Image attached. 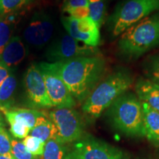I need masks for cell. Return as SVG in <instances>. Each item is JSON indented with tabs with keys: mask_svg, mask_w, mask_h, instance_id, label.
<instances>
[{
	"mask_svg": "<svg viewBox=\"0 0 159 159\" xmlns=\"http://www.w3.org/2000/svg\"><path fill=\"white\" fill-rule=\"evenodd\" d=\"M68 159H125L122 150L94 139H85L75 144Z\"/></svg>",
	"mask_w": 159,
	"mask_h": 159,
	"instance_id": "cell-9",
	"label": "cell"
},
{
	"mask_svg": "<svg viewBox=\"0 0 159 159\" xmlns=\"http://www.w3.org/2000/svg\"><path fill=\"white\" fill-rule=\"evenodd\" d=\"M0 159H15L14 158H11V157H7L5 156H2L0 155Z\"/></svg>",
	"mask_w": 159,
	"mask_h": 159,
	"instance_id": "cell-31",
	"label": "cell"
},
{
	"mask_svg": "<svg viewBox=\"0 0 159 159\" xmlns=\"http://www.w3.org/2000/svg\"><path fill=\"white\" fill-rule=\"evenodd\" d=\"M64 144L55 139L49 140L45 144L41 159H68L69 152Z\"/></svg>",
	"mask_w": 159,
	"mask_h": 159,
	"instance_id": "cell-19",
	"label": "cell"
},
{
	"mask_svg": "<svg viewBox=\"0 0 159 159\" xmlns=\"http://www.w3.org/2000/svg\"><path fill=\"white\" fill-rule=\"evenodd\" d=\"M142 107L145 136L150 142L159 144V113L145 102H142Z\"/></svg>",
	"mask_w": 159,
	"mask_h": 159,
	"instance_id": "cell-15",
	"label": "cell"
},
{
	"mask_svg": "<svg viewBox=\"0 0 159 159\" xmlns=\"http://www.w3.org/2000/svg\"><path fill=\"white\" fill-rule=\"evenodd\" d=\"M134 77L126 69H118L102 79L83 103V112L97 118L134 83Z\"/></svg>",
	"mask_w": 159,
	"mask_h": 159,
	"instance_id": "cell-3",
	"label": "cell"
},
{
	"mask_svg": "<svg viewBox=\"0 0 159 159\" xmlns=\"http://www.w3.org/2000/svg\"><path fill=\"white\" fill-rule=\"evenodd\" d=\"M27 50L19 36H13L0 51V65L11 69L25 60Z\"/></svg>",
	"mask_w": 159,
	"mask_h": 159,
	"instance_id": "cell-13",
	"label": "cell"
},
{
	"mask_svg": "<svg viewBox=\"0 0 159 159\" xmlns=\"http://www.w3.org/2000/svg\"><path fill=\"white\" fill-rule=\"evenodd\" d=\"M48 63L78 101L85 100L102 80L106 69V63L100 55Z\"/></svg>",
	"mask_w": 159,
	"mask_h": 159,
	"instance_id": "cell-1",
	"label": "cell"
},
{
	"mask_svg": "<svg viewBox=\"0 0 159 159\" xmlns=\"http://www.w3.org/2000/svg\"><path fill=\"white\" fill-rule=\"evenodd\" d=\"M123 58L136 60L159 46V12L149 16L127 29L118 41Z\"/></svg>",
	"mask_w": 159,
	"mask_h": 159,
	"instance_id": "cell-2",
	"label": "cell"
},
{
	"mask_svg": "<svg viewBox=\"0 0 159 159\" xmlns=\"http://www.w3.org/2000/svg\"><path fill=\"white\" fill-rule=\"evenodd\" d=\"M31 2V0H0V15L16 13Z\"/></svg>",
	"mask_w": 159,
	"mask_h": 159,
	"instance_id": "cell-22",
	"label": "cell"
},
{
	"mask_svg": "<svg viewBox=\"0 0 159 159\" xmlns=\"http://www.w3.org/2000/svg\"><path fill=\"white\" fill-rule=\"evenodd\" d=\"M61 22L67 33L79 42L92 47H97L100 43L99 27L90 17L76 19L63 16Z\"/></svg>",
	"mask_w": 159,
	"mask_h": 159,
	"instance_id": "cell-10",
	"label": "cell"
},
{
	"mask_svg": "<svg viewBox=\"0 0 159 159\" xmlns=\"http://www.w3.org/2000/svg\"><path fill=\"white\" fill-rule=\"evenodd\" d=\"M83 7H89L88 0H63L62 11L66 13L71 10Z\"/></svg>",
	"mask_w": 159,
	"mask_h": 159,
	"instance_id": "cell-28",
	"label": "cell"
},
{
	"mask_svg": "<svg viewBox=\"0 0 159 159\" xmlns=\"http://www.w3.org/2000/svg\"><path fill=\"white\" fill-rule=\"evenodd\" d=\"M109 116L115 128L125 134L145 136L142 102L138 97L126 93L109 107Z\"/></svg>",
	"mask_w": 159,
	"mask_h": 159,
	"instance_id": "cell-4",
	"label": "cell"
},
{
	"mask_svg": "<svg viewBox=\"0 0 159 159\" xmlns=\"http://www.w3.org/2000/svg\"><path fill=\"white\" fill-rule=\"evenodd\" d=\"M24 144L30 153L34 156H42L44 151L46 142L37 137L27 136L23 141Z\"/></svg>",
	"mask_w": 159,
	"mask_h": 159,
	"instance_id": "cell-23",
	"label": "cell"
},
{
	"mask_svg": "<svg viewBox=\"0 0 159 159\" xmlns=\"http://www.w3.org/2000/svg\"><path fill=\"white\" fill-rule=\"evenodd\" d=\"M108 0H88L89 16L100 28L105 22Z\"/></svg>",
	"mask_w": 159,
	"mask_h": 159,
	"instance_id": "cell-21",
	"label": "cell"
},
{
	"mask_svg": "<svg viewBox=\"0 0 159 159\" xmlns=\"http://www.w3.org/2000/svg\"><path fill=\"white\" fill-rule=\"evenodd\" d=\"M9 75H10L9 69L0 65V85H2V83H3V81L7 78Z\"/></svg>",
	"mask_w": 159,
	"mask_h": 159,
	"instance_id": "cell-29",
	"label": "cell"
},
{
	"mask_svg": "<svg viewBox=\"0 0 159 159\" xmlns=\"http://www.w3.org/2000/svg\"><path fill=\"white\" fill-rule=\"evenodd\" d=\"M30 136L47 142L50 139H56L57 129L50 119H47L45 116H40L35 127L30 131Z\"/></svg>",
	"mask_w": 159,
	"mask_h": 159,
	"instance_id": "cell-18",
	"label": "cell"
},
{
	"mask_svg": "<svg viewBox=\"0 0 159 159\" xmlns=\"http://www.w3.org/2000/svg\"><path fill=\"white\" fill-rule=\"evenodd\" d=\"M136 92L141 102L147 103L159 113V85L142 77L136 82Z\"/></svg>",
	"mask_w": 159,
	"mask_h": 159,
	"instance_id": "cell-14",
	"label": "cell"
},
{
	"mask_svg": "<svg viewBox=\"0 0 159 159\" xmlns=\"http://www.w3.org/2000/svg\"><path fill=\"white\" fill-rule=\"evenodd\" d=\"M5 125V119H4L3 116H2V114H0V128H4Z\"/></svg>",
	"mask_w": 159,
	"mask_h": 159,
	"instance_id": "cell-30",
	"label": "cell"
},
{
	"mask_svg": "<svg viewBox=\"0 0 159 159\" xmlns=\"http://www.w3.org/2000/svg\"><path fill=\"white\" fill-rule=\"evenodd\" d=\"M7 121L11 125L10 131L15 138L25 139L31 131L27 125L19 119H8Z\"/></svg>",
	"mask_w": 159,
	"mask_h": 159,
	"instance_id": "cell-25",
	"label": "cell"
},
{
	"mask_svg": "<svg viewBox=\"0 0 159 159\" xmlns=\"http://www.w3.org/2000/svg\"><path fill=\"white\" fill-rule=\"evenodd\" d=\"M6 119H19L23 122L32 130L36 124L37 119L40 116H44V114L41 111L28 108H11L9 110L4 111Z\"/></svg>",
	"mask_w": 159,
	"mask_h": 159,
	"instance_id": "cell-17",
	"label": "cell"
},
{
	"mask_svg": "<svg viewBox=\"0 0 159 159\" xmlns=\"http://www.w3.org/2000/svg\"><path fill=\"white\" fill-rule=\"evenodd\" d=\"M148 79L159 85V55L152 57L146 67Z\"/></svg>",
	"mask_w": 159,
	"mask_h": 159,
	"instance_id": "cell-27",
	"label": "cell"
},
{
	"mask_svg": "<svg viewBox=\"0 0 159 159\" xmlns=\"http://www.w3.org/2000/svg\"><path fill=\"white\" fill-rule=\"evenodd\" d=\"M13 14L0 15V51L12 38L17 21Z\"/></svg>",
	"mask_w": 159,
	"mask_h": 159,
	"instance_id": "cell-20",
	"label": "cell"
},
{
	"mask_svg": "<svg viewBox=\"0 0 159 159\" xmlns=\"http://www.w3.org/2000/svg\"><path fill=\"white\" fill-rule=\"evenodd\" d=\"M52 19L43 12L35 13L23 32L25 41L35 48H42L50 41L54 33Z\"/></svg>",
	"mask_w": 159,
	"mask_h": 159,
	"instance_id": "cell-11",
	"label": "cell"
},
{
	"mask_svg": "<svg viewBox=\"0 0 159 159\" xmlns=\"http://www.w3.org/2000/svg\"><path fill=\"white\" fill-rule=\"evenodd\" d=\"M49 117L57 129L55 140L66 144L81 138L83 122L78 113L73 108H57L49 112Z\"/></svg>",
	"mask_w": 159,
	"mask_h": 159,
	"instance_id": "cell-7",
	"label": "cell"
},
{
	"mask_svg": "<svg viewBox=\"0 0 159 159\" xmlns=\"http://www.w3.org/2000/svg\"><path fill=\"white\" fill-rule=\"evenodd\" d=\"M157 12H159V0H123L108 18V30L111 35L118 36Z\"/></svg>",
	"mask_w": 159,
	"mask_h": 159,
	"instance_id": "cell-5",
	"label": "cell"
},
{
	"mask_svg": "<svg viewBox=\"0 0 159 159\" xmlns=\"http://www.w3.org/2000/svg\"><path fill=\"white\" fill-rule=\"evenodd\" d=\"M12 156L15 159H39L28 150L24 144L23 142H20L17 139H11Z\"/></svg>",
	"mask_w": 159,
	"mask_h": 159,
	"instance_id": "cell-24",
	"label": "cell"
},
{
	"mask_svg": "<svg viewBox=\"0 0 159 159\" xmlns=\"http://www.w3.org/2000/svg\"><path fill=\"white\" fill-rule=\"evenodd\" d=\"M37 66L43 75L52 107L72 108L76 105V102L62 79L50 68L48 63H39Z\"/></svg>",
	"mask_w": 159,
	"mask_h": 159,
	"instance_id": "cell-8",
	"label": "cell"
},
{
	"mask_svg": "<svg viewBox=\"0 0 159 159\" xmlns=\"http://www.w3.org/2000/svg\"><path fill=\"white\" fill-rule=\"evenodd\" d=\"M97 47H92L79 42L68 33L55 39L47 49L45 57L51 63L69 61L77 57L99 56Z\"/></svg>",
	"mask_w": 159,
	"mask_h": 159,
	"instance_id": "cell-6",
	"label": "cell"
},
{
	"mask_svg": "<svg viewBox=\"0 0 159 159\" xmlns=\"http://www.w3.org/2000/svg\"><path fill=\"white\" fill-rule=\"evenodd\" d=\"M24 83L27 96L39 108H50L52 105L49 98L43 75L37 64H33L26 71Z\"/></svg>",
	"mask_w": 159,
	"mask_h": 159,
	"instance_id": "cell-12",
	"label": "cell"
},
{
	"mask_svg": "<svg viewBox=\"0 0 159 159\" xmlns=\"http://www.w3.org/2000/svg\"><path fill=\"white\" fill-rule=\"evenodd\" d=\"M0 155L13 158L12 156L11 138L5 128H0Z\"/></svg>",
	"mask_w": 159,
	"mask_h": 159,
	"instance_id": "cell-26",
	"label": "cell"
},
{
	"mask_svg": "<svg viewBox=\"0 0 159 159\" xmlns=\"http://www.w3.org/2000/svg\"><path fill=\"white\" fill-rule=\"evenodd\" d=\"M17 80L16 76L10 73L0 85V110L2 112L13 108Z\"/></svg>",
	"mask_w": 159,
	"mask_h": 159,
	"instance_id": "cell-16",
	"label": "cell"
}]
</instances>
